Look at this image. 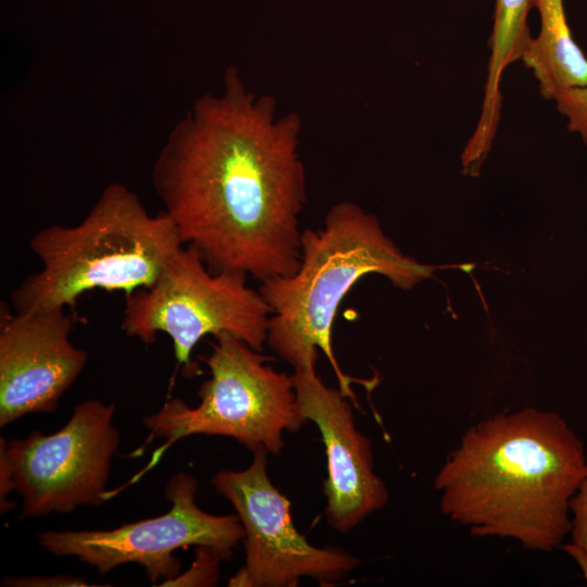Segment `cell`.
<instances>
[{"label": "cell", "mask_w": 587, "mask_h": 587, "mask_svg": "<svg viewBox=\"0 0 587 587\" xmlns=\"http://www.w3.org/2000/svg\"><path fill=\"white\" fill-rule=\"evenodd\" d=\"M291 378L301 414L317 426L325 447L327 523L346 534L389 500L374 471L372 441L357 429L351 399L325 385L315 367L295 370Z\"/></svg>", "instance_id": "11"}, {"label": "cell", "mask_w": 587, "mask_h": 587, "mask_svg": "<svg viewBox=\"0 0 587 587\" xmlns=\"http://www.w3.org/2000/svg\"><path fill=\"white\" fill-rule=\"evenodd\" d=\"M2 586L20 587H59V586H90L84 579L68 575L57 576H32V577H7L2 580Z\"/></svg>", "instance_id": "17"}, {"label": "cell", "mask_w": 587, "mask_h": 587, "mask_svg": "<svg viewBox=\"0 0 587 587\" xmlns=\"http://www.w3.org/2000/svg\"><path fill=\"white\" fill-rule=\"evenodd\" d=\"M114 404L98 399L78 403L55 433L32 432L23 439L0 440V508L16 491L22 515L67 514L78 507L108 501L112 458L120 446Z\"/></svg>", "instance_id": "7"}, {"label": "cell", "mask_w": 587, "mask_h": 587, "mask_svg": "<svg viewBox=\"0 0 587 587\" xmlns=\"http://www.w3.org/2000/svg\"><path fill=\"white\" fill-rule=\"evenodd\" d=\"M266 457L265 451L253 452L247 469L222 470L211 478L245 529V564L228 586L296 587L301 577L327 586L347 578L360 560L338 547H315L298 532L289 500L271 482Z\"/></svg>", "instance_id": "9"}, {"label": "cell", "mask_w": 587, "mask_h": 587, "mask_svg": "<svg viewBox=\"0 0 587 587\" xmlns=\"http://www.w3.org/2000/svg\"><path fill=\"white\" fill-rule=\"evenodd\" d=\"M301 118L246 86L228 67L217 93L197 98L151 172L163 212L214 272L260 282L294 273L305 173Z\"/></svg>", "instance_id": "1"}, {"label": "cell", "mask_w": 587, "mask_h": 587, "mask_svg": "<svg viewBox=\"0 0 587 587\" xmlns=\"http://www.w3.org/2000/svg\"><path fill=\"white\" fill-rule=\"evenodd\" d=\"M432 270L403 255L375 216L353 202H339L327 212L323 227L302 230L297 270L261 282L258 289L271 309L266 342L294 370L315 367L321 350L339 389L358 407L351 385L369 387L372 382L345 374L334 354L332 330L339 305L370 274L407 289Z\"/></svg>", "instance_id": "3"}, {"label": "cell", "mask_w": 587, "mask_h": 587, "mask_svg": "<svg viewBox=\"0 0 587 587\" xmlns=\"http://www.w3.org/2000/svg\"><path fill=\"white\" fill-rule=\"evenodd\" d=\"M586 476L584 444L565 419L525 408L469 427L434 489L441 513L472 535L550 552L571 533L570 502Z\"/></svg>", "instance_id": "2"}, {"label": "cell", "mask_w": 587, "mask_h": 587, "mask_svg": "<svg viewBox=\"0 0 587 587\" xmlns=\"http://www.w3.org/2000/svg\"><path fill=\"white\" fill-rule=\"evenodd\" d=\"M225 558L217 551L207 547H196V559L185 574L162 586H214L218 579V563Z\"/></svg>", "instance_id": "15"}, {"label": "cell", "mask_w": 587, "mask_h": 587, "mask_svg": "<svg viewBox=\"0 0 587 587\" xmlns=\"http://www.w3.org/2000/svg\"><path fill=\"white\" fill-rule=\"evenodd\" d=\"M553 101L567 118V129L577 134L587 147V86L567 89Z\"/></svg>", "instance_id": "16"}, {"label": "cell", "mask_w": 587, "mask_h": 587, "mask_svg": "<svg viewBox=\"0 0 587 587\" xmlns=\"http://www.w3.org/2000/svg\"><path fill=\"white\" fill-rule=\"evenodd\" d=\"M125 302L124 333L145 345L166 334L187 376L197 373L191 353L207 335L227 333L258 351L266 342L271 309L259 289L243 274L210 270L191 245L173 255L151 287L125 296Z\"/></svg>", "instance_id": "6"}, {"label": "cell", "mask_w": 587, "mask_h": 587, "mask_svg": "<svg viewBox=\"0 0 587 587\" xmlns=\"http://www.w3.org/2000/svg\"><path fill=\"white\" fill-rule=\"evenodd\" d=\"M533 0H495L490 57L480 115L474 134L480 140H492L500 118L502 96L500 83L505 68L522 60L533 37L527 15Z\"/></svg>", "instance_id": "13"}, {"label": "cell", "mask_w": 587, "mask_h": 587, "mask_svg": "<svg viewBox=\"0 0 587 587\" xmlns=\"http://www.w3.org/2000/svg\"><path fill=\"white\" fill-rule=\"evenodd\" d=\"M65 311L0 307V427L29 413H53L83 372L87 353L70 339Z\"/></svg>", "instance_id": "10"}, {"label": "cell", "mask_w": 587, "mask_h": 587, "mask_svg": "<svg viewBox=\"0 0 587 587\" xmlns=\"http://www.w3.org/2000/svg\"><path fill=\"white\" fill-rule=\"evenodd\" d=\"M570 511L572 541L564 549L577 561L587 580V476L573 496Z\"/></svg>", "instance_id": "14"}, {"label": "cell", "mask_w": 587, "mask_h": 587, "mask_svg": "<svg viewBox=\"0 0 587 587\" xmlns=\"http://www.w3.org/2000/svg\"><path fill=\"white\" fill-rule=\"evenodd\" d=\"M540 15V30L522 60L532 70L546 100L561 92L587 86V58L575 42L563 0H533Z\"/></svg>", "instance_id": "12"}, {"label": "cell", "mask_w": 587, "mask_h": 587, "mask_svg": "<svg viewBox=\"0 0 587 587\" xmlns=\"http://www.w3.org/2000/svg\"><path fill=\"white\" fill-rule=\"evenodd\" d=\"M197 479L179 472L165 486L171 508L159 516L125 523L108 530H46L38 534L40 546L55 557H75L102 576L125 563L145 569L155 585L179 575L178 549L207 547L225 560L245 537L237 514L213 515L196 503Z\"/></svg>", "instance_id": "8"}, {"label": "cell", "mask_w": 587, "mask_h": 587, "mask_svg": "<svg viewBox=\"0 0 587 587\" xmlns=\"http://www.w3.org/2000/svg\"><path fill=\"white\" fill-rule=\"evenodd\" d=\"M200 359L210 378L199 388V404L191 408L174 398L142 420L150 432L146 445L155 437L166 439L148 467L192 435L232 437L252 452L280 453L284 432H298L307 421L291 375L274 370L271 357L227 333L215 337L211 352Z\"/></svg>", "instance_id": "5"}, {"label": "cell", "mask_w": 587, "mask_h": 587, "mask_svg": "<svg viewBox=\"0 0 587 587\" xmlns=\"http://www.w3.org/2000/svg\"><path fill=\"white\" fill-rule=\"evenodd\" d=\"M183 246L163 211L152 215L128 187L109 184L78 224L30 238L41 268L11 291L10 304L21 313L65 311L91 290L130 295L151 287Z\"/></svg>", "instance_id": "4"}]
</instances>
